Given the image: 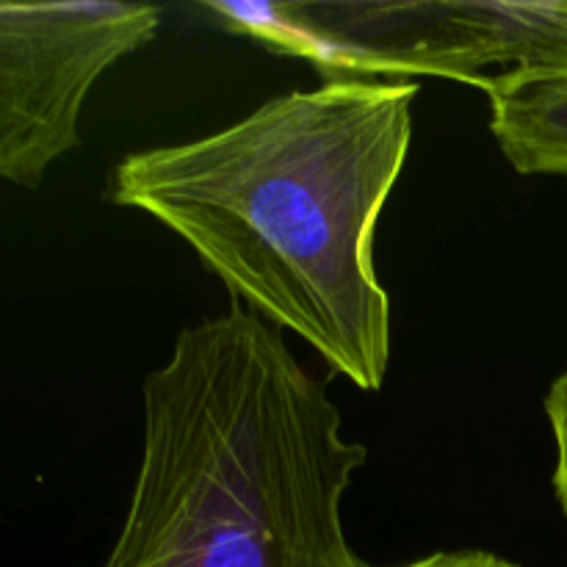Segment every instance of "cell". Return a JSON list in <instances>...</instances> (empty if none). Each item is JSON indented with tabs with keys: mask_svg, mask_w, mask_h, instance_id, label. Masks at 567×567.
Returning a JSON list of instances; mask_svg holds the SVG:
<instances>
[{
	"mask_svg": "<svg viewBox=\"0 0 567 567\" xmlns=\"http://www.w3.org/2000/svg\"><path fill=\"white\" fill-rule=\"evenodd\" d=\"M413 81L293 89L236 125L116 164L111 203L175 233L236 302L380 391L391 299L374 238L413 144Z\"/></svg>",
	"mask_w": 567,
	"mask_h": 567,
	"instance_id": "cell-1",
	"label": "cell"
},
{
	"mask_svg": "<svg viewBox=\"0 0 567 567\" xmlns=\"http://www.w3.org/2000/svg\"><path fill=\"white\" fill-rule=\"evenodd\" d=\"M365 457L324 382L233 299L144 380L142 463L103 567H358L343 498Z\"/></svg>",
	"mask_w": 567,
	"mask_h": 567,
	"instance_id": "cell-2",
	"label": "cell"
},
{
	"mask_svg": "<svg viewBox=\"0 0 567 567\" xmlns=\"http://www.w3.org/2000/svg\"><path fill=\"white\" fill-rule=\"evenodd\" d=\"M216 20L275 53L313 61L327 81L443 75L485 66L567 72V3H219Z\"/></svg>",
	"mask_w": 567,
	"mask_h": 567,
	"instance_id": "cell-3",
	"label": "cell"
},
{
	"mask_svg": "<svg viewBox=\"0 0 567 567\" xmlns=\"http://www.w3.org/2000/svg\"><path fill=\"white\" fill-rule=\"evenodd\" d=\"M158 25L150 3H0V183L39 186L81 144L94 83Z\"/></svg>",
	"mask_w": 567,
	"mask_h": 567,
	"instance_id": "cell-4",
	"label": "cell"
},
{
	"mask_svg": "<svg viewBox=\"0 0 567 567\" xmlns=\"http://www.w3.org/2000/svg\"><path fill=\"white\" fill-rule=\"evenodd\" d=\"M491 131L520 175L567 177V72L504 70L476 78Z\"/></svg>",
	"mask_w": 567,
	"mask_h": 567,
	"instance_id": "cell-5",
	"label": "cell"
},
{
	"mask_svg": "<svg viewBox=\"0 0 567 567\" xmlns=\"http://www.w3.org/2000/svg\"><path fill=\"white\" fill-rule=\"evenodd\" d=\"M546 415L551 424L554 449H557V460H554V496H557L559 509L567 518V371L554 380L551 391L546 396Z\"/></svg>",
	"mask_w": 567,
	"mask_h": 567,
	"instance_id": "cell-6",
	"label": "cell"
},
{
	"mask_svg": "<svg viewBox=\"0 0 567 567\" xmlns=\"http://www.w3.org/2000/svg\"><path fill=\"white\" fill-rule=\"evenodd\" d=\"M358 567H374L360 563ZM393 567H520L513 559H504L493 551H480V548H471V551H435L426 554V557L413 559V563L393 565Z\"/></svg>",
	"mask_w": 567,
	"mask_h": 567,
	"instance_id": "cell-7",
	"label": "cell"
}]
</instances>
